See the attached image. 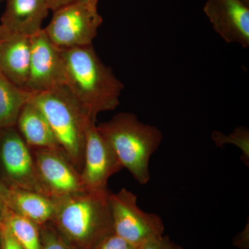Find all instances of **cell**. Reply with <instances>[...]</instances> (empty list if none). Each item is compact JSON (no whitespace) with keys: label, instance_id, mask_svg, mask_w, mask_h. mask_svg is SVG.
Instances as JSON below:
<instances>
[{"label":"cell","instance_id":"obj_1","mask_svg":"<svg viewBox=\"0 0 249 249\" xmlns=\"http://www.w3.org/2000/svg\"><path fill=\"white\" fill-rule=\"evenodd\" d=\"M66 84L90 120L103 111L113 110L120 104L124 85L111 69L103 63L92 45L62 50Z\"/></svg>","mask_w":249,"mask_h":249},{"label":"cell","instance_id":"obj_2","mask_svg":"<svg viewBox=\"0 0 249 249\" xmlns=\"http://www.w3.org/2000/svg\"><path fill=\"white\" fill-rule=\"evenodd\" d=\"M107 194L83 192L58 199L52 224L76 249H93L114 233Z\"/></svg>","mask_w":249,"mask_h":249},{"label":"cell","instance_id":"obj_3","mask_svg":"<svg viewBox=\"0 0 249 249\" xmlns=\"http://www.w3.org/2000/svg\"><path fill=\"white\" fill-rule=\"evenodd\" d=\"M96 127L110 144L123 168L128 170L139 183L147 184L150 179V158L163 139L161 131L144 124L130 112L119 113Z\"/></svg>","mask_w":249,"mask_h":249},{"label":"cell","instance_id":"obj_4","mask_svg":"<svg viewBox=\"0 0 249 249\" xmlns=\"http://www.w3.org/2000/svg\"><path fill=\"white\" fill-rule=\"evenodd\" d=\"M31 101L48 121L59 146L72 165L81 173L90 120L65 85L34 93Z\"/></svg>","mask_w":249,"mask_h":249},{"label":"cell","instance_id":"obj_5","mask_svg":"<svg viewBox=\"0 0 249 249\" xmlns=\"http://www.w3.org/2000/svg\"><path fill=\"white\" fill-rule=\"evenodd\" d=\"M98 0H76L53 11L44 31L62 50L92 45L103 23Z\"/></svg>","mask_w":249,"mask_h":249},{"label":"cell","instance_id":"obj_6","mask_svg":"<svg viewBox=\"0 0 249 249\" xmlns=\"http://www.w3.org/2000/svg\"><path fill=\"white\" fill-rule=\"evenodd\" d=\"M109 204L114 233L129 243L142 247L147 241L163 235L161 217L141 209L132 192L123 188L110 193Z\"/></svg>","mask_w":249,"mask_h":249},{"label":"cell","instance_id":"obj_7","mask_svg":"<svg viewBox=\"0 0 249 249\" xmlns=\"http://www.w3.org/2000/svg\"><path fill=\"white\" fill-rule=\"evenodd\" d=\"M0 178L9 188L48 196L39 179L31 149L16 126L0 129Z\"/></svg>","mask_w":249,"mask_h":249},{"label":"cell","instance_id":"obj_8","mask_svg":"<svg viewBox=\"0 0 249 249\" xmlns=\"http://www.w3.org/2000/svg\"><path fill=\"white\" fill-rule=\"evenodd\" d=\"M31 58L26 90L46 92L66 84L62 49L54 45L42 29L30 37Z\"/></svg>","mask_w":249,"mask_h":249},{"label":"cell","instance_id":"obj_9","mask_svg":"<svg viewBox=\"0 0 249 249\" xmlns=\"http://www.w3.org/2000/svg\"><path fill=\"white\" fill-rule=\"evenodd\" d=\"M109 142L100 133L96 123L88 126L85 142L84 162L80 173L85 191L107 194L108 180L123 169Z\"/></svg>","mask_w":249,"mask_h":249},{"label":"cell","instance_id":"obj_10","mask_svg":"<svg viewBox=\"0 0 249 249\" xmlns=\"http://www.w3.org/2000/svg\"><path fill=\"white\" fill-rule=\"evenodd\" d=\"M31 151L39 179L49 196L60 199L87 192L80 173L61 150L31 149Z\"/></svg>","mask_w":249,"mask_h":249},{"label":"cell","instance_id":"obj_11","mask_svg":"<svg viewBox=\"0 0 249 249\" xmlns=\"http://www.w3.org/2000/svg\"><path fill=\"white\" fill-rule=\"evenodd\" d=\"M204 11L214 31L225 42L249 47V6L240 0H206Z\"/></svg>","mask_w":249,"mask_h":249},{"label":"cell","instance_id":"obj_12","mask_svg":"<svg viewBox=\"0 0 249 249\" xmlns=\"http://www.w3.org/2000/svg\"><path fill=\"white\" fill-rule=\"evenodd\" d=\"M30 58V37L0 28V70L15 85L25 90Z\"/></svg>","mask_w":249,"mask_h":249},{"label":"cell","instance_id":"obj_13","mask_svg":"<svg viewBox=\"0 0 249 249\" xmlns=\"http://www.w3.org/2000/svg\"><path fill=\"white\" fill-rule=\"evenodd\" d=\"M49 11L45 0H6L0 28L6 32L31 37L42 30Z\"/></svg>","mask_w":249,"mask_h":249},{"label":"cell","instance_id":"obj_14","mask_svg":"<svg viewBox=\"0 0 249 249\" xmlns=\"http://www.w3.org/2000/svg\"><path fill=\"white\" fill-rule=\"evenodd\" d=\"M7 206L40 227L53 220L58 199L37 192L9 188Z\"/></svg>","mask_w":249,"mask_h":249},{"label":"cell","instance_id":"obj_15","mask_svg":"<svg viewBox=\"0 0 249 249\" xmlns=\"http://www.w3.org/2000/svg\"><path fill=\"white\" fill-rule=\"evenodd\" d=\"M16 127L31 149L61 150L48 121L31 99L19 112Z\"/></svg>","mask_w":249,"mask_h":249},{"label":"cell","instance_id":"obj_16","mask_svg":"<svg viewBox=\"0 0 249 249\" xmlns=\"http://www.w3.org/2000/svg\"><path fill=\"white\" fill-rule=\"evenodd\" d=\"M34 94L15 85L0 70V129L16 126L19 112Z\"/></svg>","mask_w":249,"mask_h":249},{"label":"cell","instance_id":"obj_17","mask_svg":"<svg viewBox=\"0 0 249 249\" xmlns=\"http://www.w3.org/2000/svg\"><path fill=\"white\" fill-rule=\"evenodd\" d=\"M4 222L23 249H42L40 227L8 208Z\"/></svg>","mask_w":249,"mask_h":249},{"label":"cell","instance_id":"obj_18","mask_svg":"<svg viewBox=\"0 0 249 249\" xmlns=\"http://www.w3.org/2000/svg\"><path fill=\"white\" fill-rule=\"evenodd\" d=\"M42 249H76L59 233L52 222L40 227Z\"/></svg>","mask_w":249,"mask_h":249},{"label":"cell","instance_id":"obj_19","mask_svg":"<svg viewBox=\"0 0 249 249\" xmlns=\"http://www.w3.org/2000/svg\"><path fill=\"white\" fill-rule=\"evenodd\" d=\"M142 247L132 245L115 233L111 234L103 239L93 249H141Z\"/></svg>","mask_w":249,"mask_h":249},{"label":"cell","instance_id":"obj_20","mask_svg":"<svg viewBox=\"0 0 249 249\" xmlns=\"http://www.w3.org/2000/svg\"><path fill=\"white\" fill-rule=\"evenodd\" d=\"M141 249H183L181 246L175 243L170 237L164 235L147 241Z\"/></svg>","mask_w":249,"mask_h":249},{"label":"cell","instance_id":"obj_21","mask_svg":"<svg viewBox=\"0 0 249 249\" xmlns=\"http://www.w3.org/2000/svg\"><path fill=\"white\" fill-rule=\"evenodd\" d=\"M1 238V249H23L15 239L6 222L0 227Z\"/></svg>","mask_w":249,"mask_h":249},{"label":"cell","instance_id":"obj_22","mask_svg":"<svg viewBox=\"0 0 249 249\" xmlns=\"http://www.w3.org/2000/svg\"><path fill=\"white\" fill-rule=\"evenodd\" d=\"M9 187L0 178V227L4 224L7 212V196Z\"/></svg>","mask_w":249,"mask_h":249},{"label":"cell","instance_id":"obj_23","mask_svg":"<svg viewBox=\"0 0 249 249\" xmlns=\"http://www.w3.org/2000/svg\"><path fill=\"white\" fill-rule=\"evenodd\" d=\"M234 245L241 249H249V227L240 232L234 240Z\"/></svg>","mask_w":249,"mask_h":249},{"label":"cell","instance_id":"obj_24","mask_svg":"<svg viewBox=\"0 0 249 249\" xmlns=\"http://www.w3.org/2000/svg\"><path fill=\"white\" fill-rule=\"evenodd\" d=\"M49 10L55 11L65 5L70 4L76 0H45Z\"/></svg>","mask_w":249,"mask_h":249},{"label":"cell","instance_id":"obj_25","mask_svg":"<svg viewBox=\"0 0 249 249\" xmlns=\"http://www.w3.org/2000/svg\"><path fill=\"white\" fill-rule=\"evenodd\" d=\"M240 1H242V2H243L246 6H249V0H240Z\"/></svg>","mask_w":249,"mask_h":249},{"label":"cell","instance_id":"obj_26","mask_svg":"<svg viewBox=\"0 0 249 249\" xmlns=\"http://www.w3.org/2000/svg\"><path fill=\"white\" fill-rule=\"evenodd\" d=\"M0 249H1V234H0Z\"/></svg>","mask_w":249,"mask_h":249},{"label":"cell","instance_id":"obj_27","mask_svg":"<svg viewBox=\"0 0 249 249\" xmlns=\"http://www.w3.org/2000/svg\"><path fill=\"white\" fill-rule=\"evenodd\" d=\"M0 1H1V0H0Z\"/></svg>","mask_w":249,"mask_h":249}]
</instances>
